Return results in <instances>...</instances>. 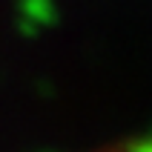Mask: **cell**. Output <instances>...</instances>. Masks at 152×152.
Returning a JSON list of instances; mask_svg holds the SVG:
<instances>
[{"instance_id":"obj_1","label":"cell","mask_w":152,"mask_h":152,"mask_svg":"<svg viewBox=\"0 0 152 152\" xmlns=\"http://www.w3.org/2000/svg\"><path fill=\"white\" fill-rule=\"evenodd\" d=\"M20 17L26 20V29L34 32L37 26H46L55 20V0H23Z\"/></svg>"}]
</instances>
